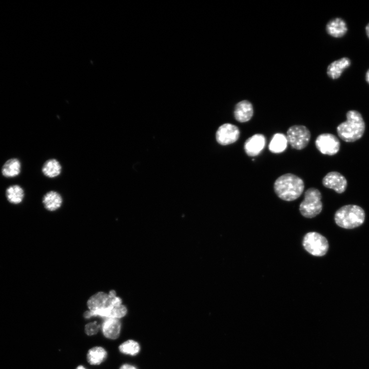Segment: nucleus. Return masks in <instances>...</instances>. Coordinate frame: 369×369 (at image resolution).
Wrapping results in <instances>:
<instances>
[{
  "label": "nucleus",
  "mask_w": 369,
  "mask_h": 369,
  "mask_svg": "<svg viewBox=\"0 0 369 369\" xmlns=\"http://www.w3.org/2000/svg\"><path fill=\"white\" fill-rule=\"evenodd\" d=\"M121 323L119 319H106L102 325L103 334L106 338L117 339L120 336Z\"/></svg>",
  "instance_id": "13"
},
{
  "label": "nucleus",
  "mask_w": 369,
  "mask_h": 369,
  "mask_svg": "<svg viewBox=\"0 0 369 369\" xmlns=\"http://www.w3.org/2000/svg\"><path fill=\"white\" fill-rule=\"evenodd\" d=\"M311 136L312 135L309 129L303 125L291 126L287 132L288 143L297 150L305 148L310 141Z\"/></svg>",
  "instance_id": "6"
},
{
  "label": "nucleus",
  "mask_w": 369,
  "mask_h": 369,
  "mask_svg": "<svg viewBox=\"0 0 369 369\" xmlns=\"http://www.w3.org/2000/svg\"><path fill=\"white\" fill-rule=\"evenodd\" d=\"M42 202L46 209L49 211H54L61 208L63 199L59 193L51 191L45 194Z\"/></svg>",
  "instance_id": "15"
},
{
  "label": "nucleus",
  "mask_w": 369,
  "mask_h": 369,
  "mask_svg": "<svg viewBox=\"0 0 369 369\" xmlns=\"http://www.w3.org/2000/svg\"><path fill=\"white\" fill-rule=\"evenodd\" d=\"M351 61L347 57L335 61L328 67V75L333 79H338L344 70L349 67Z\"/></svg>",
  "instance_id": "17"
},
{
  "label": "nucleus",
  "mask_w": 369,
  "mask_h": 369,
  "mask_svg": "<svg viewBox=\"0 0 369 369\" xmlns=\"http://www.w3.org/2000/svg\"><path fill=\"white\" fill-rule=\"evenodd\" d=\"M303 246L309 253L316 257H323L329 249V243L325 237L318 232H309L304 237Z\"/></svg>",
  "instance_id": "5"
},
{
  "label": "nucleus",
  "mask_w": 369,
  "mask_h": 369,
  "mask_svg": "<svg viewBox=\"0 0 369 369\" xmlns=\"http://www.w3.org/2000/svg\"><path fill=\"white\" fill-rule=\"evenodd\" d=\"M326 29L330 35L340 37L346 34L348 28L345 22L342 18H336L328 23Z\"/></svg>",
  "instance_id": "19"
},
{
  "label": "nucleus",
  "mask_w": 369,
  "mask_h": 369,
  "mask_svg": "<svg viewBox=\"0 0 369 369\" xmlns=\"http://www.w3.org/2000/svg\"><path fill=\"white\" fill-rule=\"evenodd\" d=\"M316 146L322 154L333 156L339 151L341 143L334 134L323 133L319 135L317 138Z\"/></svg>",
  "instance_id": "7"
},
{
  "label": "nucleus",
  "mask_w": 369,
  "mask_h": 369,
  "mask_svg": "<svg viewBox=\"0 0 369 369\" xmlns=\"http://www.w3.org/2000/svg\"><path fill=\"white\" fill-rule=\"evenodd\" d=\"M107 353L102 347H95L89 350L87 355L88 363L91 365H99L107 358Z\"/></svg>",
  "instance_id": "21"
},
{
  "label": "nucleus",
  "mask_w": 369,
  "mask_h": 369,
  "mask_svg": "<svg viewBox=\"0 0 369 369\" xmlns=\"http://www.w3.org/2000/svg\"><path fill=\"white\" fill-rule=\"evenodd\" d=\"M366 32H367V35L369 37V24H368L366 27Z\"/></svg>",
  "instance_id": "26"
},
{
  "label": "nucleus",
  "mask_w": 369,
  "mask_h": 369,
  "mask_svg": "<svg viewBox=\"0 0 369 369\" xmlns=\"http://www.w3.org/2000/svg\"><path fill=\"white\" fill-rule=\"evenodd\" d=\"M7 201L11 204H20L24 200L25 191L20 185H13L9 186L5 192Z\"/></svg>",
  "instance_id": "16"
},
{
  "label": "nucleus",
  "mask_w": 369,
  "mask_h": 369,
  "mask_svg": "<svg viewBox=\"0 0 369 369\" xmlns=\"http://www.w3.org/2000/svg\"><path fill=\"white\" fill-rule=\"evenodd\" d=\"M266 143L263 134L258 133L248 138L244 144V150L249 157L258 156L264 150Z\"/></svg>",
  "instance_id": "10"
},
{
  "label": "nucleus",
  "mask_w": 369,
  "mask_h": 369,
  "mask_svg": "<svg viewBox=\"0 0 369 369\" xmlns=\"http://www.w3.org/2000/svg\"><path fill=\"white\" fill-rule=\"evenodd\" d=\"M100 326L96 322L87 324L85 326V333L89 336H93L98 333Z\"/></svg>",
  "instance_id": "23"
},
{
  "label": "nucleus",
  "mask_w": 369,
  "mask_h": 369,
  "mask_svg": "<svg viewBox=\"0 0 369 369\" xmlns=\"http://www.w3.org/2000/svg\"><path fill=\"white\" fill-rule=\"evenodd\" d=\"M106 293L100 292L92 296L87 302L89 310L94 311L113 308L112 300L115 298Z\"/></svg>",
  "instance_id": "11"
},
{
  "label": "nucleus",
  "mask_w": 369,
  "mask_h": 369,
  "mask_svg": "<svg viewBox=\"0 0 369 369\" xmlns=\"http://www.w3.org/2000/svg\"><path fill=\"white\" fill-rule=\"evenodd\" d=\"M120 369H137L135 367L130 365L128 364H125L122 365Z\"/></svg>",
  "instance_id": "24"
},
{
  "label": "nucleus",
  "mask_w": 369,
  "mask_h": 369,
  "mask_svg": "<svg viewBox=\"0 0 369 369\" xmlns=\"http://www.w3.org/2000/svg\"><path fill=\"white\" fill-rule=\"evenodd\" d=\"M323 184L326 188L333 189L338 193H342L346 191L347 181L340 173L333 171L328 173L323 178Z\"/></svg>",
  "instance_id": "9"
},
{
  "label": "nucleus",
  "mask_w": 369,
  "mask_h": 369,
  "mask_svg": "<svg viewBox=\"0 0 369 369\" xmlns=\"http://www.w3.org/2000/svg\"><path fill=\"white\" fill-rule=\"evenodd\" d=\"M76 369H86L83 366H80L79 367H77Z\"/></svg>",
  "instance_id": "27"
},
{
  "label": "nucleus",
  "mask_w": 369,
  "mask_h": 369,
  "mask_svg": "<svg viewBox=\"0 0 369 369\" xmlns=\"http://www.w3.org/2000/svg\"><path fill=\"white\" fill-rule=\"evenodd\" d=\"M322 196L319 190L310 188L305 193V198L300 205L302 215L312 219L318 216L323 210Z\"/></svg>",
  "instance_id": "4"
},
{
  "label": "nucleus",
  "mask_w": 369,
  "mask_h": 369,
  "mask_svg": "<svg viewBox=\"0 0 369 369\" xmlns=\"http://www.w3.org/2000/svg\"><path fill=\"white\" fill-rule=\"evenodd\" d=\"M240 131L236 125L224 124L219 127L216 133V139L219 144L226 146L236 143L239 139Z\"/></svg>",
  "instance_id": "8"
},
{
  "label": "nucleus",
  "mask_w": 369,
  "mask_h": 369,
  "mask_svg": "<svg viewBox=\"0 0 369 369\" xmlns=\"http://www.w3.org/2000/svg\"><path fill=\"white\" fill-rule=\"evenodd\" d=\"M119 351L123 354L135 356L139 353L140 346L137 342L128 340L120 346Z\"/></svg>",
  "instance_id": "22"
},
{
  "label": "nucleus",
  "mask_w": 369,
  "mask_h": 369,
  "mask_svg": "<svg viewBox=\"0 0 369 369\" xmlns=\"http://www.w3.org/2000/svg\"><path fill=\"white\" fill-rule=\"evenodd\" d=\"M366 80L369 84V70L367 71L366 73Z\"/></svg>",
  "instance_id": "25"
},
{
  "label": "nucleus",
  "mask_w": 369,
  "mask_h": 369,
  "mask_svg": "<svg viewBox=\"0 0 369 369\" xmlns=\"http://www.w3.org/2000/svg\"><path fill=\"white\" fill-rule=\"evenodd\" d=\"M365 130V123L361 114L356 110L347 113V121L337 127L339 137L346 142H354L360 139Z\"/></svg>",
  "instance_id": "2"
},
{
  "label": "nucleus",
  "mask_w": 369,
  "mask_h": 369,
  "mask_svg": "<svg viewBox=\"0 0 369 369\" xmlns=\"http://www.w3.org/2000/svg\"><path fill=\"white\" fill-rule=\"evenodd\" d=\"M42 171L44 176L49 178L59 176L62 172V166L56 159L47 160L43 165Z\"/></svg>",
  "instance_id": "20"
},
{
  "label": "nucleus",
  "mask_w": 369,
  "mask_h": 369,
  "mask_svg": "<svg viewBox=\"0 0 369 369\" xmlns=\"http://www.w3.org/2000/svg\"><path fill=\"white\" fill-rule=\"evenodd\" d=\"M254 113L253 106L248 101H243L238 103L234 111L235 118L240 123L249 121Z\"/></svg>",
  "instance_id": "12"
},
{
  "label": "nucleus",
  "mask_w": 369,
  "mask_h": 369,
  "mask_svg": "<svg viewBox=\"0 0 369 369\" xmlns=\"http://www.w3.org/2000/svg\"><path fill=\"white\" fill-rule=\"evenodd\" d=\"M335 220L340 227L352 229L363 224L365 212L361 207L356 205H348L339 209L336 213Z\"/></svg>",
  "instance_id": "3"
},
{
  "label": "nucleus",
  "mask_w": 369,
  "mask_h": 369,
  "mask_svg": "<svg viewBox=\"0 0 369 369\" xmlns=\"http://www.w3.org/2000/svg\"><path fill=\"white\" fill-rule=\"evenodd\" d=\"M22 164L20 160L12 158L8 160L3 165L1 173L7 178H15L21 172Z\"/></svg>",
  "instance_id": "14"
},
{
  "label": "nucleus",
  "mask_w": 369,
  "mask_h": 369,
  "mask_svg": "<svg viewBox=\"0 0 369 369\" xmlns=\"http://www.w3.org/2000/svg\"><path fill=\"white\" fill-rule=\"evenodd\" d=\"M287 136L277 133L274 135L269 145V149L272 153L279 154L284 152L288 147Z\"/></svg>",
  "instance_id": "18"
},
{
  "label": "nucleus",
  "mask_w": 369,
  "mask_h": 369,
  "mask_svg": "<svg viewBox=\"0 0 369 369\" xmlns=\"http://www.w3.org/2000/svg\"><path fill=\"white\" fill-rule=\"evenodd\" d=\"M305 188L304 181L296 175L287 173L279 177L274 184L277 196L285 201H294L302 195Z\"/></svg>",
  "instance_id": "1"
}]
</instances>
